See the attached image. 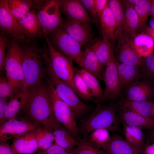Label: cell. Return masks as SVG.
<instances>
[{
  "label": "cell",
  "mask_w": 154,
  "mask_h": 154,
  "mask_svg": "<svg viewBox=\"0 0 154 154\" xmlns=\"http://www.w3.org/2000/svg\"><path fill=\"white\" fill-rule=\"evenodd\" d=\"M102 149L108 154H142L144 149L131 145L117 134L112 135Z\"/></svg>",
  "instance_id": "18"
},
{
  "label": "cell",
  "mask_w": 154,
  "mask_h": 154,
  "mask_svg": "<svg viewBox=\"0 0 154 154\" xmlns=\"http://www.w3.org/2000/svg\"><path fill=\"white\" fill-rule=\"evenodd\" d=\"M31 92L21 91L10 99L5 114L6 121L16 118L17 114L28 99Z\"/></svg>",
  "instance_id": "28"
},
{
  "label": "cell",
  "mask_w": 154,
  "mask_h": 154,
  "mask_svg": "<svg viewBox=\"0 0 154 154\" xmlns=\"http://www.w3.org/2000/svg\"><path fill=\"white\" fill-rule=\"evenodd\" d=\"M151 0H139L134 9L138 19L137 30H141L144 28L147 24Z\"/></svg>",
  "instance_id": "35"
},
{
  "label": "cell",
  "mask_w": 154,
  "mask_h": 154,
  "mask_svg": "<svg viewBox=\"0 0 154 154\" xmlns=\"http://www.w3.org/2000/svg\"><path fill=\"white\" fill-rule=\"evenodd\" d=\"M9 8L18 21L33 8V0H8Z\"/></svg>",
  "instance_id": "32"
},
{
  "label": "cell",
  "mask_w": 154,
  "mask_h": 154,
  "mask_svg": "<svg viewBox=\"0 0 154 154\" xmlns=\"http://www.w3.org/2000/svg\"><path fill=\"white\" fill-rule=\"evenodd\" d=\"M60 9L61 12L69 18L94 23L80 0H60Z\"/></svg>",
  "instance_id": "17"
},
{
  "label": "cell",
  "mask_w": 154,
  "mask_h": 154,
  "mask_svg": "<svg viewBox=\"0 0 154 154\" xmlns=\"http://www.w3.org/2000/svg\"><path fill=\"white\" fill-rule=\"evenodd\" d=\"M118 45L116 50V57L121 63L141 67L144 58L141 56L130 46L127 39L122 35L116 39Z\"/></svg>",
  "instance_id": "15"
},
{
  "label": "cell",
  "mask_w": 154,
  "mask_h": 154,
  "mask_svg": "<svg viewBox=\"0 0 154 154\" xmlns=\"http://www.w3.org/2000/svg\"><path fill=\"white\" fill-rule=\"evenodd\" d=\"M40 154V153H39L37 151L35 153V154Z\"/></svg>",
  "instance_id": "54"
},
{
  "label": "cell",
  "mask_w": 154,
  "mask_h": 154,
  "mask_svg": "<svg viewBox=\"0 0 154 154\" xmlns=\"http://www.w3.org/2000/svg\"><path fill=\"white\" fill-rule=\"evenodd\" d=\"M75 71L82 77L90 90L94 99L96 100L100 99L103 95L104 90L97 78L93 74L84 69H78L75 68Z\"/></svg>",
  "instance_id": "31"
},
{
  "label": "cell",
  "mask_w": 154,
  "mask_h": 154,
  "mask_svg": "<svg viewBox=\"0 0 154 154\" xmlns=\"http://www.w3.org/2000/svg\"><path fill=\"white\" fill-rule=\"evenodd\" d=\"M33 132L40 150L45 151L54 144V139L52 130L42 127L37 128Z\"/></svg>",
  "instance_id": "33"
},
{
  "label": "cell",
  "mask_w": 154,
  "mask_h": 154,
  "mask_svg": "<svg viewBox=\"0 0 154 154\" xmlns=\"http://www.w3.org/2000/svg\"><path fill=\"white\" fill-rule=\"evenodd\" d=\"M52 46L58 51L79 65L84 51L82 45L66 32L61 26L48 35Z\"/></svg>",
  "instance_id": "8"
},
{
  "label": "cell",
  "mask_w": 154,
  "mask_h": 154,
  "mask_svg": "<svg viewBox=\"0 0 154 154\" xmlns=\"http://www.w3.org/2000/svg\"><path fill=\"white\" fill-rule=\"evenodd\" d=\"M44 36L51 65L54 73L69 86L77 95L74 81L75 68L73 61L57 51L50 43L47 35Z\"/></svg>",
  "instance_id": "9"
},
{
  "label": "cell",
  "mask_w": 154,
  "mask_h": 154,
  "mask_svg": "<svg viewBox=\"0 0 154 154\" xmlns=\"http://www.w3.org/2000/svg\"><path fill=\"white\" fill-rule=\"evenodd\" d=\"M0 28L3 32L10 34L19 42L27 40L9 8L8 0H0Z\"/></svg>",
  "instance_id": "11"
},
{
  "label": "cell",
  "mask_w": 154,
  "mask_h": 154,
  "mask_svg": "<svg viewBox=\"0 0 154 154\" xmlns=\"http://www.w3.org/2000/svg\"><path fill=\"white\" fill-rule=\"evenodd\" d=\"M120 1L122 6L126 8L130 7H134L138 3L139 0H124Z\"/></svg>",
  "instance_id": "47"
},
{
  "label": "cell",
  "mask_w": 154,
  "mask_h": 154,
  "mask_svg": "<svg viewBox=\"0 0 154 154\" xmlns=\"http://www.w3.org/2000/svg\"><path fill=\"white\" fill-rule=\"evenodd\" d=\"M72 151L66 150L60 146L54 144L45 151L39 149L37 152L40 154H73Z\"/></svg>",
  "instance_id": "43"
},
{
  "label": "cell",
  "mask_w": 154,
  "mask_h": 154,
  "mask_svg": "<svg viewBox=\"0 0 154 154\" xmlns=\"http://www.w3.org/2000/svg\"><path fill=\"white\" fill-rule=\"evenodd\" d=\"M95 109L88 116L81 121L78 127L79 131L85 138L93 131L106 129L112 131H119V119L118 116L117 106L112 102L107 105L97 100Z\"/></svg>",
  "instance_id": "2"
},
{
  "label": "cell",
  "mask_w": 154,
  "mask_h": 154,
  "mask_svg": "<svg viewBox=\"0 0 154 154\" xmlns=\"http://www.w3.org/2000/svg\"><path fill=\"white\" fill-rule=\"evenodd\" d=\"M45 78L53 113L56 119L66 127L79 141L81 139L79 135L78 127L73 111L70 107L58 96L49 77L46 75Z\"/></svg>",
  "instance_id": "7"
},
{
  "label": "cell",
  "mask_w": 154,
  "mask_h": 154,
  "mask_svg": "<svg viewBox=\"0 0 154 154\" xmlns=\"http://www.w3.org/2000/svg\"><path fill=\"white\" fill-rule=\"evenodd\" d=\"M90 24L66 17L63 19L61 27L74 39L83 45L93 39Z\"/></svg>",
  "instance_id": "14"
},
{
  "label": "cell",
  "mask_w": 154,
  "mask_h": 154,
  "mask_svg": "<svg viewBox=\"0 0 154 154\" xmlns=\"http://www.w3.org/2000/svg\"><path fill=\"white\" fill-rule=\"evenodd\" d=\"M16 117L51 130L59 122L53 113L45 78L31 91Z\"/></svg>",
  "instance_id": "1"
},
{
  "label": "cell",
  "mask_w": 154,
  "mask_h": 154,
  "mask_svg": "<svg viewBox=\"0 0 154 154\" xmlns=\"http://www.w3.org/2000/svg\"><path fill=\"white\" fill-rule=\"evenodd\" d=\"M52 131L55 144L65 150L71 151L78 145L79 141L64 125L58 122L53 127Z\"/></svg>",
  "instance_id": "24"
},
{
  "label": "cell",
  "mask_w": 154,
  "mask_h": 154,
  "mask_svg": "<svg viewBox=\"0 0 154 154\" xmlns=\"http://www.w3.org/2000/svg\"><path fill=\"white\" fill-rule=\"evenodd\" d=\"M118 61L114 56L106 66L103 76L105 88L103 95L98 100L102 103L108 100H112L123 97L120 86L117 65Z\"/></svg>",
  "instance_id": "10"
},
{
  "label": "cell",
  "mask_w": 154,
  "mask_h": 154,
  "mask_svg": "<svg viewBox=\"0 0 154 154\" xmlns=\"http://www.w3.org/2000/svg\"><path fill=\"white\" fill-rule=\"evenodd\" d=\"M149 15L151 17V19L154 18V0H151Z\"/></svg>",
  "instance_id": "50"
},
{
  "label": "cell",
  "mask_w": 154,
  "mask_h": 154,
  "mask_svg": "<svg viewBox=\"0 0 154 154\" xmlns=\"http://www.w3.org/2000/svg\"><path fill=\"white\" fill-rule=\"evenodd\" d=\"M154 142V129L151 130L148 133L145 139V145Z\"/></svg>",
  "instance_id": "49"
},
{
  "label": "cell",
  "mask_w": 154,
  "mask_h": 154,
  "mask_svg": "<svg viewBox=\"0 0 154 154\" xmlns=\"http://www.w3.org/2000/svg\"><path fill=\"white\" fill-rule=\"evenodd\" d=\"M42 127L39 125L17 117L9 120L0 124V142L15 138Z\"/></svg>",
  "instance_id": "12"
},
{
  "label": "cell",
  "mask_w": 154,
  "mask_h": 154,
  "mask_svg": "<svg viewBox=\"0 0 154 154\" xmlns=\"http://www.w3.org/2000/svg\"><path fill=\"white\" fill-rule=\"evenodd\" d=\"M33 8L37 15L44 36L61 26L60 0H33Z\"/></svg>",
  "instance_id": "5"
},
{
  "label": "cell",
  "mask_w": 154,
  "mask_h": 154,
  "mask_svg": "<svg viewBox=\"0 0 154 154\" xmlns=\"http://www.w3.org/2000/svg\"><path fill=\"white\" fill-rule=\"evenodd\" d=\"M90 14V17L95 23L100 28L99 17L97 15L94 4V0H80Z\"/></svg>",
  "instance_id": "42"
},
{
  "label": "cell",
  "mask_w": 154,
  "mask_h": 154,
  "mask_svg": "<svg viewBox=\"0 0 154 154\" xmlns=\"http://www.w3.org/2000/svg\"><path fill=\"white\" fill-rule=\"evenodd\" d=\"M147 33L151 36L154 39V29L148 27L146 29Z\"/></svg>",
  "instance_id": "51"
},
{
  "label": "cell",
  "mask_w": 154,
  "mask_h": 154,
  "mask_svg": "<svg viewBox=\"0 0 154 154\" xmlns=\"http://www.w3.org/2000/svg\"><path fill=\"white\" fill-rule=\"evenodd\" d=\"M99 23L101 32L103 33L112 43H114L117 25L108 2L99 17Z\"/></svg>",
  "instance_id": "26"
},
{
  "label": "cell",
  "mask_w": 154,
  "mask_h": 154,
  "mask_svg": "<svg viewBox=\"0 0 154 154\" xmlns=\"http://www.w3.org/2000/svg\"><path fill=\"white\" fill-rule=\"evenodd\" d=\"M74 83L77 92V95L85 100H90L95 102L92 95L81 76L75 71Z\"/></svg>",
  "instance_id": "37"
},
{
  "label": "cell",
  "mask_w": 154,
  "mask_h": 154,
  "mask_svg": "<svg viewBox=\"0 0 154 154\" xmlns=\"http://www.w3.org/2000/svg\"><path fill=\"white\" fill-rule=\"evenodd\" d=\"M123 124L125 139L133 146L144 149L146 139L142 129L124 123Z\"/></svg>",
  "instance_id": "30"
},
{
  "label": "cell",
  "mask_w": 154,
  "mask_h": 154,
  "mask_svg": "<svg viewBox=\"0 0 154 154\" xmlns=\"http://www.w3.org/2000/svg\"><path fill=\"white\" fill-rule=\"evenodd\" d=\"M142 154H154V142L145 145Z\"/></svg>",
  "instance_id": "48"
},
{
  "label": "cell",
  "mask_w": 154,
  "mask_h": 154,
  "mask_svg": "<svg viewBox=\"0 0 154 154\" xmlns=\"http://www.w3.org/2000/svg\"><path fill=\"white\" fill-rule=\"evenodd\" d=\"M138 19L134 7L125 8L121 34L127 39L133 37L136 33Z\"/></svg>",
  "instance_id": "29"
},
{
  "label": "cell",
  "mask_w": 154,
  "mask_h": 154,
  "mask_svg": "<svg viewBox=\"0 0 154 154\" xmlns=\"http://www.w3.org/2000/svg\"><path fill=\"white\" fill-rule=\"evenodd\" d=\"M140 68L141 77L154 84V54L152 53L144 58V64Z\"/></svg>",
  "instance_id": "39"
},
{
  "label": "cell",
  "mask_w": 154,
  "mask_h": 154,
  "mask_svg": "<svg viewBox=\"0 0 154 154\" xmlns=\"http://www.w3.org/2000/svg\"><path fill=\"white\" fill-rule=\"evenodd\" d=\"M21 60L24 76L22 91L29 92L39 85L45 77L44 60L39 49L28 46L22 47Z\"/></svg>",
  "instance_id": "3"
},
{
  "label": "cell",
  "mask_w": 154,
  "mask_h": 154,
  "mask_svg": "<svg viewBox=\"0 0 154 154\" xmlns=\"http://www.w3.org/2000/svg\"><path fill=\"white\" fill-rule=\"evenodd\" d=\"M11 146L15 154H34L38 149L33 131L15 138Z\"/></svg>",
  "instance_id": "22"
},
{
  "label": "cell",
  "mask_w": 154,
  "mask_h": 154,
  "mask_svg": "<svg viewBox=\"0 0 154 154\" xmlns=\"http://www.w3.org/2000/svg\"><path fill=\"white\" fill-rule=\"evenodd\" d=\"M0 154H15L11 146L6 141L0 142Z\"/></svg>",
  "instance_id": "46"
},
{
  "label": "cell",
  "mask_w": 154,
  "mask_h": 154,
  "mask_svg": "<svg viewBox=\"0 0 154 154\" xmlns=\"http://www.w3.org/2000/svg\"><path fill=\"white\" fill-rule=\"evenodd\" d=\"M84 46L83 56L79 66L81 68L92 74L97 78L103 80L104 71V66L93 51L86 44Z\"/></svg>",
  "instance_id": "23"
},
{
  "label": "cell",
  "mask_w": 154,
  "mask_h": 154,
  "mask_svg": "<svg viewBox=\"0 0 154 154\" xmlns=\"http://www.w3.org/2000/svg\"><path fill=\"white\" fill-rule=\"evenodd\" d=\"M7 98H0V123L2 124L6 121L5 116L8 102Z\"/></svg>",
  "instance_id": "44"
},
{
  "label": "cell",
  "mask_w": 154,
  "mask_h": 154,
  "mask_svg": "<svg viewBox=\"0 0 154 154\" xmlns=\"http://www.w3.org/2000/svg\"><path fill=\"white\" fill-rule=\"evenodd\" d=\"M118 109L119 117L123 123L141 129H154V119L145 117L129 110Z\"/></svg>",
  "instance_id": "19"
},
{
  "label": "cell",
  "mask_w": 154,
  "mask_h": 154,
  "mask_svg": "<svg viewBox=\"0 0 154 154\" xmlns=\"http://www.w3.org/2000/svg\"><path fill=\"white\" fill-rule=\"evenodd\" d=\"M109 7L112 13L117 25L115 40L122 35L121 31L124 18V13L120 0H109Z\"/></svg>",
  "instance_id": "34"
},
{
  "label": "cell",
  "mask_w": 154,
  "mask_h": 154,
  "mask_svg": "<svg viewBox=\"0 0 154 154\" xmlns=\"http://www.w3.org/2000/svg\"><path fill=\"white\" fill-rule=\"evenodd\" d=\"M108 131L104 129H96L91 132L87 139L95 146L100 149L102 148L110 139Z\"/></svg>",
  "instance_id": "36"
},
{
  "label": "cell",
  "mask_w": 154,
  "mask_h": 154,
  "mask_svg": "<svg viewBox=\"0 0 154 154\" xmlns=\"http://www.w3.org/2000/svg\"><path fill=\"white\" fill-rule=\"evenodd\" d=\"M153 102L151 101H138L127 99L124 97L120 99L119 108L132 111L145 117L153 119L152 115Z\"/></svg>",
  "instance_id": "25"
},
{
  "label": "cell",
  "mask_w": 154,
  "mask_h": 154,
  "mask_svg": "<svg viewBox=\"0 0 154 154\" xmlns=\"http://www.w3.org/2000/svg\"><path fill=\"white\" fill-rule=\"evenodd\" d=\"M10 40L5 34L0 33V71L2 72L4 68L6 58V49L7 48Z\"/></svg>",
  "instance_id": "41"
},
{
  "label": "cell",
  "mask_w": 154,
  "mask_h": 154,
  "mask_svg": "<svg viewBox=\"0 0 154 154\" xmlns=\"http://www.w3.org/2000/svg\"><path fill=\"white\" fill-rule=\"evenodd\" d=\"M17 21L28 40L44 35L37 14L33 10Z\"/></svg>",
  "instance_id": "20"
},
{
  "label": "cell",
  "mask_w": 154,
  "mask_h": 154,
  "mask_svg": "<svg viewBox=\"0 0 154 154\" xmlns=\"http://www.w3.org/2000/svg\"><path fill=\"white\" fill-rule=\"evenodd\" d=\"M141 77L126 86L122 91L125 98L132 100L151 101L154 96V84Z\"/></svg>",
  "instance_id": "13"
},
{
  "label": "cell",
  "mask_w": 154,
  "mask_h": 154,
  "mask_svg": "<svg viewBox=\"0 0 154 154\" xmlns=\"http://www.w3.org/2000/svg\"><path fill=\"white\" fill-rule=\"evenodd\" d=\"M94 4L97 15L99 17L104 11L109 0H94Z\"/></svg>",
  "instance_id": "45"
},
{
  "label": "cell",
  "mask_w": 154,
  "mask_h": 154,
  "mask_svg": "<svg viewBox=\"0 0 154 154\" xmlns=\"http://www.w3.org/2000/svg\"><path fill=\"white\" fill-rule=\"evenodd\" d=\"M19 42L14 38L10 40L4 66L7 80L17 93L22 90L24 82L22 66V47Z\"/></svg>",
  "instance_id": "6"
},
{
  "label": "cell",
  "mask_w": 154,
  "mask_h": 154,
  "mask_svg": "<svg viewBox=\"0 0 154 154\" xmlns=\"http://www.w3.org/2000/svg\"><path fill=\"white\" fill-rule=\"evenodd\" d=\"M152 115L154 119V102H153L152 107Z\"/></svg>",
  "instance_id": "53"
},
{
  "label": "cell",
  "mask_w": 154,
  "mask_h": 154,
  "mask_svg": "<svg viewBox=\"0 0 154 154\" xmlns=\"http://www.w3.org/2000/svg\"><path fill=\"white\" fill-rule=\"evenodd\" d=\"M126 39L130 46L142 57L149 56L154 49V39L147 33H137L131 38Z\"/></svg>",
  "instance_id": "21"
},
{
  "label": "cell",
  "mask_w": 154,
  "mask_h": 154,
  "mask_svg": "<svg viewBox=\"0 0 154 154\" xmlns=\"http://www.w3.org/2000/svg\"><path fill=\"white\" fill-rule=\"evenodd\" d=\"M17 94L11 85L8 82L6 77L1 75L0 78V98L10 99Z\"/></svg>",
  "instance_id": "40"
},
{
  "label": "cell",
  "mask_w": 154,
  "mask_h": 154,
  "mask_svg": "<svg viewBox=\"0 0 154 154\" xmlns=\"http://www.w3.org/2000/svg\"><path fill=\"white\" fill-rule=\"evenodd\" d=\"M140 67L118 62V75L122 91L127 86L141 77Z\"/></svg>",
  "instance_id": "27"
},
{
  "label": "cell",
  "mask_w": 154,
  "mask_h": 154,
  "mask_svg": "<svg viewBox=\"0 0 154 154\" xmlns=\"http://www.w3.org/2000/svg\"><path fill=\"white\" fill-rule=\"evenodd\" d=\"M44 63L46 74L50 78L58 96L71 108L75 118H79L87 113L90 107L82 101L72 89L58 78L52 67L48 52H41Z\"/></svg>",
  "instance_id": "4"
},
{
  "label": "cell",
  "mask_w": 154,
  "mask_h": 154,
  "mask_svg": "<svg viewBox=\"0 0 154 154\" xmlns=\"http://www.w3.org/2000/svg\"><path fill=\"white\" fill-rule=\"evenodd\" d=\"M72 151L73 154H108L93 145L86 138L81 139Z\"/></svg>",
  "instance_id": "38"
},
{
  "label": "cell",
  "mask_w": 154,
  "mask_h": 154,
  "mask_svg": "<svg viewBox=\"0 0 154 154\" xmlns=\"http://www.w3.org/2000/svg\"><path fill=\"white\" fill-rule=\"evenodd\" d=\"M149 27L154 29V18L151 19L149 22Z\"/></svg>",
  "instance_id": "52"
},
{
  "label": "cell",
  "mask_w": 154,
  "mask_h": 154,
  "mask_svg": "<svg viewBox=\"0 0 154 154\" xmlns=\"http://www.w3.org/2000/svg\"><path fill=\"white\" fill-rule=\"evenodd\" d=\"M92 39L86 44L94 52L103 66H106L114 56L112 45L106 35Z\"/></svg>",
  "instance_id": "16"
}]
</instances>
